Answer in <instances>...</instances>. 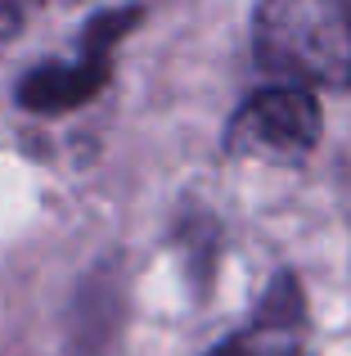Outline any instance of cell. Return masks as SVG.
I'll return each instance as SVG.
<instances>
[{"mask_svg": "<svg viewBox=\"0 0 351 356\" xmlns=\"http://www.w3.org/2000/svg\"><path fill=\"white\" fill-rule=\"evenodd\" d=\"M320 131H325L320 99L307 86L275 81L266 90H252L234 108L225 127V149L266 163H302L320 145Z\"/></svg>", "mask_w": 351, "mask_h": 356, "instance_id": "3", "label": "cell"}, {"mask_svg": "<svg viewBox=\"0 0 351 356\" xmlns=\"http://www.w3.org/2000/svg\"><path fill=\"white\" fill-rule=\"evenodd\" d=\"M293 330H298V302L289 312H275V298H271V307L262 312V321L252 330L234 334V339L221 343L212 356H302Z\"/></svg>", "mask_w": 351, "mask_h": 356, "instance_id": "4", "label": "cell"}, {"mask_svg": "<svg viewBox=\"0 0 351 356\" xmlns=\"http://www.w3.org/2000/svg\"><path fill=\"white\" fill-rule=\"evenodd\" d=\"M140 18H144L140 5H117V9L95 14L86 23V32H81V45L72 59L36 63L32 72L18 77V86H14L18 104L27 113H41V118H59V113H72V108L90 104L113 81L117 45H122V36H131V27Z\"/></svg>", "mask_w": 351, "mask_h": 356, "instance_id": "2", "label": "cell"}, {"mask_svg": "<svg viewBox=\"0 0 351 356\" xmlns=\"http://www.w3.org/2000/svg\"><path fill=\"white\" fill-rule=\"evenodd\" d=\"M252 54L275 81L351 90V0H257Z\"/></svg>", "mask_w": 351, "mask_h": 356, "instance_id": "1", "label": "cell"}]
</instances>
